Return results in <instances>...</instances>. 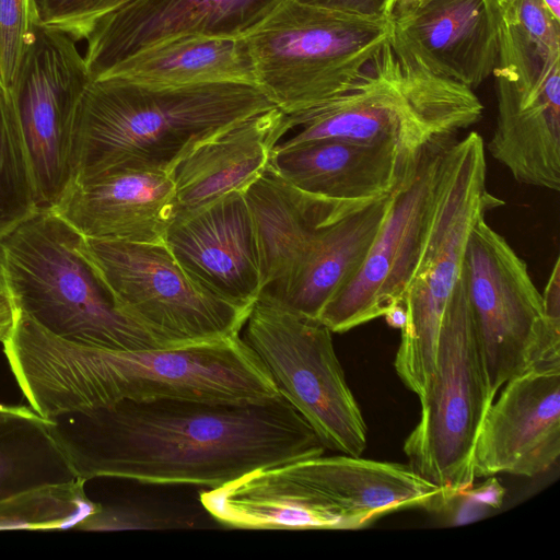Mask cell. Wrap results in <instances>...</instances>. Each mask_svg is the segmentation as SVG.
Returning a JSON list of instances; mask_svg holds the SVG:
<instances>
[{"label": "cell", "instance_id": "cell-22", "mask_svg": "<svg viewBox=\"0 0 560 560\" xmlns=\"http://www.w3.org/2000/svg\"><path fill=\"white\" fill-rule=\"evenodd\" d=\"M393 194L355 214L317 229L289 275L259 295L318 319L328 301L362 267L390 207Z\"/></svg>", "mask_w": 560, "mask_h": 560}, {"label": "cell", "instance_id": "cell-6", "mask_svg": "<svg viewBox=\"0 0 560 560\" xmlns=\"http://www.w3.org/2000/svg\"><path fill=\"white\" fill-rule=\"evenodd\" d=\"M394 32L385 16H363L285 0L244 38L257 86L287 115L351 89Z\"/></svg>", "mask_w": 560, "mask_h": 560}, {"label": "cell", "instance_id": "cell-23", "mask_svg": "<svg viewBox=\"0 0 560 560\" xmlns=\"http://www.w3.org/2000/svg\"><path fill=\"white\" fill-rule=\"evenodd\" d=\"M110 77L162 85L213 82L257 85L252 55L244 37L172 38L127 58L103 78Z\"/></svg>", "mask_w": 560, "mask_h": 560}, {"label": "cell", "instance_id": "cell-9", "mask_svg": "<svg viewBox=\"0 0 560 560\" xmlns=\"http://www.w3.org/2000/svg\"><path fill=\"white\" fill-rule=\"evenodd\" d=\"M331 334L318 319L259 295L241 337L325 448L360 456L366 446L368 428L346 381Z\"/></svg>", "mask_w": 560, "mask_h": 560}, {"label": "cell", "instance_id": "cell-31", "mask_svg": "<svg viewBox=\"0 0 560 560\" xmlns=\"http://www.w3.org/2000/svg\"><path fill=\"white\" fill-rule=\"evenodd\" d=\"M502 18L515 22L548 57L560 59V20L542 0H517L512 13Z\"/></svg>", "mask_w": 560, "mask_h": 560}, {"label": "cell", "instance_id": "cell-1", "mask_svg": "<svg viewBox=\"0 0 560 560\" xmlns=\"http://www.w3.org/2000/svg\"><path fill=\"white\" fill-rule=\"evenodd\" d=\"M48 419L86 481L109 477L211 489L326 450L281 394L256 400H122Z\"/></svg>", "mask_w": 560, "mask_h": 560}, {"label": "cell", "instance_id": "cell-8", "mask_svg": "<svg viewBox=\"0 0 560 560\" xmlns=\"http://www.w3.org/2000/svg\"><path fill=\"white\" fill-rule=\"evenodd\" d=\"M79 250L117 308L161 348L241 335L250 307L213 294L195 281L165 243H132L80 235Z\"/></svg>", "mask_w": 560, "mask_h": 560}, {"label": "cell", "instance_id": "cell-38", "mask_svg": "<svg viewBox=\"0 0 560 560\" xmlns=\"http://www.w3.org/2000/svg\"><path fill=\"white\" fill-rule=\"evenodd\" d=\"M502 15H509L512 13L517 0H498Z\"/></svg>", "mask_w": 560, "mask_h": 560}, {"label": "cell", "instance_id": "cell-40", "mask_svg": "<svg viewBox=\"0 0 560 560\" xmlns=\"http://www.w3.org/2000/svg\"><path fill=\"white\" fill-rule=\"evenodd\" d=\"M0 285H4L3 279H2V275H1V270H0Z\"/></svg>", "mask_w": 560, "mask_h": 560}, {"label": "cell", "instance_id": "cell-2", "mask_svg": "<svg viewBox=\"0 0 560 560\" xmlns=\"http://www.w3.org/2000/svg\"><path fill=\"white\" fill-rule=\"evenodd\" d=\"M2 343L22 393L46 418L122 400H256L280 394L241 335L184 347L116 350L58 337L19 310Z\"/></svg>", "mask_w": 560, "mask_h": 560}, {"label": "cell", "instance_id": "cell-32", "mask_svg": "<svg viewBox=\"0 0 560 560\" xmlns=\"http://www.w3.org/2000/svg\"><path fill=\"white\" fill-rule=\"evenodd\" d=\"M460 499L456 523H465L475 520L491 509H498L504 497V489L495 478L487 480L478 488L470 489L457 494Z\"/></svg>", "mask_w": 560, "mask_h": 560}, {"label": "cell", "instance_id": "cell-29", "mask_svg": "<svg viewBox=\"0 0 560 560\" xmlns=\"http://www.w3.org/2000/svg\"><path fill=\"white\" fill-rule=\"evenodd\" d=\"M130 0H36L40 26L85 40L95 23Z\"/></svg>", "mask_w": 560, "mask_h": 560}, {"label": "cell", "instance_id": "cell-11", "mask_svg": "<svg viewBox=\"0 0 560 560\" xmlns=\"http://www.w3.org/2000/svg\"><path fill=\"white\" fill-rule=\"evenodd\" d=\"M462 275L491 393L532 366L560 361V332L549 326L542 296L525 261L486 223L474 222Z\"/></svg>", "mask_w": 560, "mask_h": 560}, {"label": "cell", "instance_id": "cell-5", "mask_svg": "<svg viewBox=\"0 0 560 560\" xmlns=\"http://www.w3.org/2000/svg\"><path fill=\"white\" fill-rule=\"evenodd\" d=\"M80 234L39 209L0 240V270L18 308L63 339L116 350L161 348L116 306L78 247Z\"/></svg>", "mask_w": 560, "mask_h": 560}, {"label": "cell", "instance_id": "cell-37", "mask_svg": "<svg viewBox=\"0 0 560 560\" xmlns=\"http://www.w3.org/2000/svg\"><path fill=\"white\" fill-rule=\"evenodd\" d=\"M383 317L393 328L402 329L406 325L407 314L404 304H399L390 308Z\"/></svg>", "mask_w": 560, "mask_h": 560}, {"label": "cell", "instance_id": "cell-12", "mask_svg": "<svg viewBox=\"0 0 560 560\" xmlns=\"http://www.w3.org/2000/svg\"><path fill=\"white\" fill-rule=\"evenodd\" d=\"M486 156L481 136L469 132L456 141V158L434 234L422 268L405 300L395 370L419 398L435 365L443 316L460 277L467 238L476 219L503 203L486 189Z\"/></svg>", "mask_w": 560, "mask_h": 560}, {"label": "cell", "instance_id": "cell-30", "mask_svg": "<svg viewBox=\"0 0 560 560\" xmlns=\"http://www.w3.org/2000/svg\"><path fill=\"white\" fill-rule=\"evenodd\" d=\"M190 518L168 516L138 506L103 508L77 528L97 530L173 529L194 526Z\"/></svg>", "mask_w": 560, "mask_h": 560}, {"label": "cell", "instance_id": "cell-14", "mask_svg": "<svg viewBox=\"0 0 560 560\" xmlns=\"http://www.w3.org/2000/svg\"><path fill=\"white\" fill-rule=\"evenodd\" d=\"M285 0H130L100 19L83 55L91 80L139 51L182 37H245Z\"/></svg>", "mask_w": 560, "mask_h": 560}, {"label": "cell", "instance_id": "cell-17", "mask_svg": "<svg viewBox=\"0 0 560 560\" xmlns=\"http://www.w3.org/2000/svg\"><path fill=\"white\" fill-rule=\"evenodd\" d=\"M164 243L185 271L219 298L247 307L258 299L260 250L243 191L176 214Z\"/></svg>", "mask_w": 560, "mask_h": 560}, {"label": "cell", "instance_id": "cell-34", "mask_svg": "<svg viewBox=\"0 0 560 560\" xmlns=\"http://www.w3.org/2000/svg\"><path fill=\"white\" fill-rule=\"evenodd\" d=\"M542 303L547 322L551 329L560 332V266L556 259L553 269L544 290Z\"/></svg>", "mask_w": 560, "mask_h": 560}, {"label": "cell", "instance_id": "cell-21", "mask_svg": "<svg viewBox=\"0 0 560 560\" xmlns=\"http://www.w3.org/2000/svg\"><path fill=\"white\" fill-rule=\"evenodd\" d=\"M497 120L488 150L522 184L560 189V66L537 91L522 92L494 69Z\"/></svg>", "mask_w": 560, "mask_h": 560}, {"label": "cell", "instance_id": "cell-36", "mask_svg": "<svg viewBox=\"0 0 560 560\" xmlns=\"http://www.w3.org/2000/svg\"><path fill=\"white\" fill-rule=\"evenodd\" d=\"M421 7V0H394L389 19L393 22L407 18Z\"/></svg>", "mask_w": 560, "mask_h": 560}, {"label": "cell", "instance_id": "cell-19", "mask_svg": "<svg viewBox=\"0 0 560 560\" xmlns=\"http://www.w3.org/2000/svg\"><path fill=\"white\" fill-rule=\"evenodd\" d=\"M289 131L287 114L275 106L192 145L170 171L177 198L176 214L232 191H244L267 170L272 150Z\"/></svg>", "mask_w": 560, "mask_h": 560}, {"label": "cell", "instance_id": "cell-3", "mask_svg": "<svg viewBox=\"0 0 560 560\" xmlns=\"http://www.w3.org/2000/svg\"><path fill=\"white\" fill-rule=\"evenodd\" d=\"M275 106L257 85L247 83L91 80L74 117L71 182L121 171L170 173L199 141Z\"/></svg>", "mask_w": 560, "mask_h": 560}, {"label": "cell", "instance_id": "cell-16", "mask_svg": "<svg viewBox=\"0 0 560 560\" xmlns=\"http://www.w3.org/2000/svg\"><path fill=\"white\" fill-rule=\"evenodd\" d=\"M503 386L476 440L475 476L544 474L560 455V361L536 364Z\"/></svg>", "mask_w": 560, "mask_h": 560}, {"label": "cell", "instance_id": "cell-15", "mask_svg": "<svg viewBox=\"0 0 560 560\" xmlns=\"http://www.w3.org/2000/svg\"><path fill=\"white\" fill-rule=\"evenodd\" d=\"M421 153L320 139L277 144L268 166L316 200L334 224L390 196L412 174Z\"/></svg>", "mask_w": 560, "mask_h": 560}, {"label": "cell", "instance_id": "cell-33", "mask_svg": "<svg viewBox=\"0 0 560 560\" xmlns=\"http://www.w3.org/2000/svg\"><path fill=\"white\" fill-rule=\"evenodd\" d=\"M299 2L363 16L389 19L394 0H296Z\"/></svg>", "mask_w": 560, "mask_h": 560}, {"label": "cell", "instance_id": "cell-39", "mask_svg": "<svg viewBox=\"0 0 560 560\" xmlns=\"http://www.w3.org/2000/svg\"><path fill=\"white\" fill-rule=\"evenodd\" d=\"M550 12L560 20V0H542Z\"/></svg>", "mask_w": 560, "mask_h": 560}, {"label": "cell", "instance_id": "cell-7", "mask_svg": "<svg viewBox=\"0 0 560 560\" xmlns=\"http://www.w3.org/2000/svg\"><path fill=\"white\" fill-rule=\"evenodd\" d=\"M478 346L463 275L447 303L421 415L404 443L409 466L448 499L470 489L474 450L494 400Z\"/></svg>", "mask_w": 560, "mask_h": 560}, {"label": "cell", "instance_id": "cell-4", "mask_svg": "<svg viewBox=\"0 0 560 560\" xmlns=\"http://www.w3.org/2000/svg\"><path fill=\"white\" fill-rule=\"evenodd\" d=\"M483 105L469 86L432 70L395 31L338 97L287 115L296 132L278 145L320 139L392 145L419 154L475 124Z\"/></svg>", "mask_w": 560, "mask_h": 560}, {"label": "cell", "instance_id": "cell-20", "mask_svg": "<svg viewBox=\"0 0 560 560\" xmlns=\"http://www.w3.org/2000/svg\"><path fill=\"white\" fill-rule=\"evenodd\" d=\"M501 16L498 0H431L394 27L432 70L474 90L498 65Z\"/></svg>", "mask_w": 560, "mask_h": 560}, {"label": "cell", "instance_id": "cell-13", "mask_svg": "<svg viewBox=\"0 0 560 560\" xmlns=\"http://www.w3.org/2000/svg\"><path fill=\"white\" fill-rule=\"evenodd\" d=\"M75 43L39 26L12 89L42 209L50 208L72 179L74 117L91 81Z\"/></svg>", "mask_w": 560, "mask_h": 560}, {"label": "cell", "instance_id": "cell-18", "mask_svg": "<svg viewBox=\"0 0 560 560\" xmlns=\"http://www.w3.org/2000/svg\"><path fill=\"white\" fill-rule=\"evenodd\" d=\"M48 209L84 237L164 243L177 198L167 172L121 171L72 180Z\"/></svg>", "mask_w": 560, "mask_h": 560}, {"label": "cell", "instance_id": "cell-24", "mask_svg": "<svg viewBox=\"0 0 560 560\" xmlns=\"http://www.w3.org/2000/svg\"><path fill=\"white\" fill-rule=\"evenodd\" d=\"M243 192L258 238L262 291L285 278L314 232L330 224L316 200L289 184L269 166Z\"/></svg>", "mask_w": 560, "mask_h": 560}, {"label": "cell", "instance_id": "cell-28", "mask_svg": "<svg viewBox=\"0 0 560 560\" xmlns=\"http://www.w3.org/2000/svg\"><path fill=\"white\" fill-rule=\"evenodd\" d=\"M39 26L36 0H0V80L11 90Z\"/></svg>", "mask_w": 560, "mask_h": 560}, {"label": "cell", "instance_id": "cell-41", "mask_svg": "<svg viewBox=\"0 0 560 560\" xmlns=\"http://www.w3.org/2000/svg\"><path fill=\"white\" fill-rule=\"evenodd\" d=\"M429 1H431V0H421V5L425 4Z\"/></svg>", "mask_w": 560, "mask_h": 560}, {"label": "cell", "instance_id": "cell-27", "mask_svg": "<svg viewBox=\"0 0 560 560\" xmlns=\"http://www.w3.org/2000/svg\"><path fill=\"white\" fill-rule=\"evenodd\" d=\"M84 479L46 485L0 502V529L77 528L102 505L90 500Z\"/></svg>", "mask_w": 560, "mask_h": 560}, {"label": "cell", "instance_id": "cell-25", "mask_svg": "<svg viewBox=\"0 0 560 560\" xmlns=\"http://www.w3.org/2000/svg\"><path fill=\"white\" fill-rule=\"evenodd\" d=\"M52 427L51 419L33 408L0 405V502L79 479Z\"/></svg>", "mask_w": 560, "mask_h": 560}, {"label": "cell", "instance_id": "cell-10", "mask_svg": "<svg viewBox=\"0 0 560 560\" xmlns=\"http://www.w3.org/2000/svg\"><path fill=\"white\" fill-rule=\"evenodd\" d=\"M456 141L425 148L390 207L357 275L324 306L318 320L346 332L404 304L422 268L452 178Z\"/></svg>", "mask_w": 560, "mask_h": 560}, {"label": "cell", "instance_id": "cell-26", "mask_svg": "<svg viewBox=\"0 0 560 560\" xmlns=\"http://www.w3.org/2000/svg\"><path fill=\"white\" fill-rule=\"evenodd\" d=\"M39 209L15 97L0 80V240Z\"/></svg>", "mask_w": 560, "mask_h": 560}, {"label": "cell", "instance_id": "cell-35", "mask_svg": "<svg viewBox=\"0 0 560 560\" xmlns=\"http://www.w3.org/2000/svg\"><path fill=\"white\" fill-rule=\"evenodd\" d=\"M19 308L5 285H0V341L11 335Z\"/></svg>", "mask_w": 560, "mask_h": 560}]
</instances>
